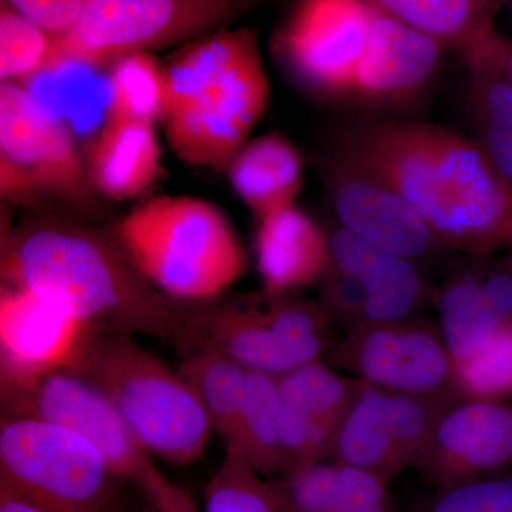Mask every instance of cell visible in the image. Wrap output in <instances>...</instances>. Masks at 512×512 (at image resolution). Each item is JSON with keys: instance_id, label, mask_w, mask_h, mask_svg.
Segmentation results:
<instances>
[{"instance_id": "obj_1", "label": "cell", "mask_w": 512, "mask_h": 512, "mask_svg": "<svg viewBox=\"0 0 512 512\" xmlns=\"http://www.w3.org/2000/svg\"><path fill=\"white\" fill-rule=\"evenodd\" d=\"M338 158L402 195L441 245L512 249V184L483 143L437 124L384 121L343 136Z\"/></svg>"}, {"instance_id": "obj_2", "label": "cell", "mask_w": 512, "mask_h": 512, "mask_svg": "<svg viewBox=\"0 0 512 512\" xmlns=\"http://www.w3.org/2000/svg\"><path fill=\"white\" fill-rule=\"evenodd\" d=\"M0 272L13 286L63 303L94 330L156 338L188 350L192 305L154 288L117 239L74 227L35 229L6 251Z\"/></svg>"}, {"instance_id": "obj_3", "label": "cell", "mask_w": 512, "mask_h": 512, "mask_svg": "<svg viewBox=\"0 0 512 512\" xmlns=\"http://www.w3.org/2000/svg\"><path fill=\"white\" fill-rule=\"evenodd\" d=\"M163 119L181 160L224 170L269 103L258 36L222 30L185 49L164 70Z\"/></svg>"}, {"instance_id": "obj_4", "label": "cell", "mask_w": 512, "mask_h": 512, "mask_svg": "<svg viewBox=\"0 0 512 512\" xmlns=\"http://www.w3.org/2000/svg\"><path fill=\"white\" fill-rule=\"evenodd\" d=\"M116 235L154 288L188 305L221 298L247 269V254L231 222L200 198L147 201L128 212Z\"/></svg>"}, {"instance_id": "obj_5", "label": "cell", "mask_w": 512, "mask_h": 512, "mask_svg": "<svg viewBox=\"0 0 512 512\" xmlns=\"http://www.w3.org/2000/svg\"><path fill=\"white\" fill-rule=\"evenodd\" d=\"M72 369L109 397L150 456L188 466L207 450L214 429L197 394L134 336L93 330Z\"/></svg>"}, {"instance_id": "obj_6", "label": "cell", "mask_w": 512, "mask_h": 512, "mask_svg": "<svg viewBox=\"0 0 512 512\" xmlns=\"http://www.w3.org/2000/svg\"><path fill=\"white\" fill-rule=\"evenodd\" d=\"M330 322L322 303L295 293L218 298L192 305L188 352L214 349L245 369L282 376L319 359L329 345Z\"/></svg>"}, {"instance_id": "obj_7", "label": "cell", "mask_w": 512, "mask_h": 512, "mask_svg": "<svg viewBox=\"0 0 512 512\" xmlns=\"http://www.w3.org/2000/svg\"><path fill=\"white\" fill-rule=\"evenodd\" d=\"M119 480L89 440L49 421L0 412V481L55 512H113Z\"/></svg>"}, {"instance_id": "obj_8", "label": "cell", "mask_w": 512, "mask_h": 512, "mask_svg": "<svg viewBox=\"0 0 512 512\" xmlns=\"http://www.w3.org/2000/svg\"><path fill=\"white\" fill-rule=\"evenodd\" d=\"M248 0H86L69 32L53 40L56 60L100 67L220 28ZM46 63V64H47ZM45 64V66H46Z\"/></svg>"}, {"instance_id": "obj_9", "label": "cell", "mask_w": 512, "mask_h": 512, "mask_svg": "<svg viewBox=\"0 0 512 512\" xmlns=\"http://www.w3.org/2000/svg\"><path fill=\"white\" fill-rule=\"evenodd\" d=\"M0 412L74 431L103 454L119 480L136 484L153 463L109 397L73 369L16 373L0 367Z\"/></svg>"}, {"instance_id": "obj_10", "label": "cell", "mask_w": 512, "mask_h": 512, "mask_svg": "<svg viewBox=\"0 0 512 512\" xmlns=\"http://www.w3.org/2000/svg\"><path fill=\"white\" fill-rule=\"evenodd\" d=\"M454 393L413 396L363 384L336 434L329 456L389 481L417 467L431 430Z\"/></svg>"}, {"instance_id": "obj_11", "label": "cell", "mask_w": 512, "mask_h": 512, "mask_svg": "<svg viewBox=\"0 0 512 512\" xmlns=\"http://www.w3.org/2000/svg\"><path fill=\"white\" fill-rule=\"evenodd\" d=\"M372 18L366 0H298L279 35V53L306 89L350 96Z\"/></svg>"}, {"instance_id": "obj_12", "label": "cell", "mask_w": 512, "mask_h": 512, "mask_svg": "<svg viewBox=\"0 0 512 512\" xmlns=\"http://www.w3.org/2000/svg\"><path fill=\"white\" fill-rule=\"evenodd\" d=\"M333 353L339 366L379 389L413 396L454 393L450 353L429 323L409 318L349 330Z\"/></svg>"}, {"instance_id": "obj_13", "label": "cell", "mask_w": 512, "mask_h": 512, "mask_svg": "<svg viewBox=\"0 0 512 512\" xmlns=\"http://www.w3.org/2000/svg\"><path fill=\"white\" fill-rule=\"evenodd\" d=\"M512 466V407L498 400H451L437 417L417 468L440 487Z\"/></svg>"}, {"instance_id": "obj_14", "label": "cell", "mask_w": 512, "mask_h": 512, "mask_svg": "<svg viewBox=\"0 0 512 512\" xmlns=\"http://www.w3.org/2000/svg\"><path fill=\"white\" fill-rule=\"evenodd\" d=\"M0 157L23 185L80 195L84 175L72 128L25 89L0 83Z\"/></svg>"}, {"instance_id": "obj_15", "label": "cell", "mask_w": 512, "mask_h": 512, "mask_svg": "<svg viewBox=\"0 0 512 512\" xmlns=\"http://www.w3.org/2000/svg\"><path fill=\"white\" fill-rule=\"evenodd\" d=\"M363 384L362 380L339 376L319 359L278 376L284 474L329 457Z\"/></svg>"}, {"instance_id": "obj_16", "label": "cell", "mask_w": 512, "mask_h": 512, "mask_svg": "<svg viewBox=\"0 0 512 512\" xmlns=\"http://www.w3.org/2000/svg\"><path fill=\"white\" fill-rule=\"evenodd\" d=\"M94 329L63 303L0 288V367L16 373L72 369Z\"/></svg>"}, {"instance_id": "obj_17", "label": "cell", "mask_w": 512, "mask_h": 512, "mask_svg": "<svg viewBox=\"0 0 512 512\" xmlns=\"http://www.w3.org/2000/svg\"><path fill=\"white\" fill-rule=\"evenodd\" d=\"M330 194L342 228L383 251L417 261L441 245L402 195L339 158Z\"/></svg>"}, {"instance_id": "obj_18", "label": "cell", "mask_w": 512, "mask_h": 512, "mask_svg": "<svg viewBox=\"0 0 512 512\" xmlns=\"http://www.w3.org/2000/svg\"><path fill=\"white\" fill-rule=\"evenodd\" d=\"M443 45L373 9L369 39L350 96L375 104L412 99L439 67Z\"/></svg>"}, {"instance_id": "obj_19", "label": "cell", "mask_w": 512, "mask_h": 512, "mask_svg": "<svg viewBox=\"0 0 512 512\" xmlns=\"http://www.w3.org/2000/svg\"><path fill=\"white\" fill-rule=\"evenodd\" d=\"M329 247L330 265L362 289L366 325L409 319L423 302L426 285L414 261L383 251L343 228L329 238Z\"/></svg>"}, {"instance_id": "obj_20", "label": "cell", "mask_w": 512, "mask_h": 512, "mask_svg": "<svg viewBox=\"0 0 512 512\" xmlns=\"http://www.w3.org/2000/svg\"><path fill=\"white\" fill-rule=\"evenodd\" d=\"M256 265L262 291L295 293L319 284L330 264L329 237L295 204L258 218Z\"/></svg>"}, {"instance_id": "obj_21", "label": "cell", "mask_w": 512, "mask_h": 512, "mask_svg": "<svg viewBox=\"0 0 512 512\" xmlns=\"http://www.w3.org/2000/svg\"><path fill=\"white\" fill-rule=\"evenodd\" d=\"M439 312L451 362L466 359L512 319V274L457 276L441 291Z\"/></svg>"}, {"instance_id": "obj_22", "label": "cell", "mask_w": 512, "mask_h": 512, "mask_svg": "<svg viewBox=\"0 0 512 512\" xmlns=\"http://www.w3.org/2000/svg\"><path fill=\"white\" fill-rule=\"evenodd\" d=\"M161 171V148L153 124L107 119L90 154V175L104 195L131 200L151 187Z\"/></svg>"}, {"instance_id": "obj_23", "label": "cell", "mask_w": 512, "mask_h": 512, "mask_svg": "<svg viewBox=\"0 0 512 512\" xmlns=\"http://www.w3.org/2000/svg\"><path fill=\"white\" fill-rule=\"evenodd\" d=\"M229 180L256 218L295 204L303 187L298 148L279 134L247 141L228 167Z\"/></svg>"}, {"instance_id": "obj_24", "label": "cell", "mask_w": 512, "mask_h": 512, "mask_svg": "<svg viewBox=\"0 0 512 512\" xmlns=\"http://www.w3.org/2000/svg\"><path fill=\"white\" fill-rule=\"evenodd\" d=\"M227 453L264 477L284 474L279 436L278 376L248 370L247 392Z\"/></svg>"}, {"instance_id": "obj_25", "label": "cell", "mask_w": 512, "mask_h": 512, "mask_svg": "<svg viewBox=\"0 0 512 512\" xmlns=\"http://www.w3.org/2000/svg\"><path fill=\"white\" fill-rule=\"evenodd\" d=\"M99 67L56 60L32 74L28 92L70 128H89L101 110L109 114L110 80L97 74Z\"/></svg>"}, {"instance_id": "obj_26", "label": "cell", "mask_w": 512, "mask_h": 512, "mask_svg": "<svg viewBox=\"0 0 512 512\" xmlns=\"http://www.w3.org/2000/svg\"><path fill=\"white\" fill-rule=\"evenodd\" d=\"M373 9L426 33L464 56L493 35L490 12L476 0H366Z\"/></svg>"}, {"instance_id": "obj_27", "label": "cell", "mask_w": 512, "mask_h": 512, "mask_svg": "<svg viewBox=\"0 0 512 512\" xmlns=\"http://www.w3.org/2000/svg\"><path fill=\"white\" fill-rule=\"evenodd\" d=\"M178 372L197 394L212 429L227 446L244 404L248 369L217 350L198 348L184 353Z\"/></svg>"}, {"instance_id": "obj_28", "label": "cell", "mask_w": 512, "mask_h": 512, "mask_svg": "<svg viewBox=\"0 0 512 512\" xmlns=\"http://www.w3.org/2000/svg\"><path fill=\"white\" fill-rule=\"evenodd\" d=\"M474 101L484 127L483 146L501 174L512 184V84L498 72L484 47L466 56Z\"/></svg>"}, {"instance_id": "obj_29", "label": "cell", "mask_w": 512, "mask_h": 512, "mask_svg": "<svg viewBox=\"0 0 512 512\" xmlns=\"http://www.w3.org/2000/svg\"><path fill=\"white\" fill-rule=\"evenodd\" d=\"M107 119L151 123L163 116L164 70L148 53H133L114 62Z\"/></svg>"}, {"instance_id": "obj_30", "label": "cell", "mask_w": 512, "mask_h": 512, "mask_svg": "<svg viewBox=\"0 0 512 512\" xmlns=\"http://www.w3.org/2000/svg\"><path fill=\"white\" fill-rule=\"evenodd\" d=\"M451 386L473 400H498L512 393V319L473 355L451 363Z\"/></svg>"}, {"instance_id": "obj_31", "label": "cell", "mask_w": 512, "mask_h": 512, "mask_svg": "<svg viewBox=\"0 0 512 512\" xmlns=\"http://www.w3.org/2000/svg\"><path fill=\"white\" fill-rule=\"evenodd\" d=\"M204 512H284L272 478L232 454L205 487Z\"/></svg>"}, {"instance_id": "obj_32", "label": "cell", "mask_w": 512, "mask_h": 512, "mask_svg": "<svg viewBox=\"0 0 512 512\" xmlns=\"http://www.w3.org/2000/svg\"><path fill=\"white\" fill-rule=\"evenodd\" d=\"M53 40L13 10L0 9V83L39 72L49 60Z\"/></svg>"}, {"instance_id": "obj_33", "label": "cell", "mask_w": 512, "mask_h": 512, "mask_svg": "<svg viewBox=\"0 0 512 512\" xmlns=\"http://www.w3.org/2000/svg\"><path fill=\"white\" fill-rule=\"evenodd\" d=\"M424 512H512V473L441 487Z\"/></svg>"}, {"instance_id": "obj_34", "label": "cell", "mask_w": 512, "mask_h": 512, "mask_svg": "<svg viewBox=\"0 0 512 512\" xmlns=\"http://www.w3.org/2000/svg\"><path fill=\"white\" fill-rule=\"evenodd\" d=\"M325 512H396L384 478L336 463L335 484Z\"/></svg>"}, {"instance_id": "obj_35", "label": "cell", "mask_w": 512, "mask_h": 512, "mask_svg": "<svg viewBox=\"0 0 512 512\" xmlns=\"http://www.w3.org/2000/svg\"><path fill=\"white\" fill-rule=\"evenodd\" d=\"M18 13L53 39L63 36L76 25L86 0H6Z\"/></svg>"}, {"instance_id": "obj_36", "label": "cell", "mask_w": 512, "mask_h": 512, "mask_svg": "<svg viewBox=\"0 0 512 512\" xmlns=\"http://www.w3.org/2000/svg\"><path fill=\"white\" fill-rule=\"evenodd\" d=\"M136 484L146 494L154 512H201L191 494L161 473L154 461L148 464Z\"/></svg>"}, {"instance_id": "obj_37", "label": "cell", "mask_w": 512, "mask_h": 512, "mask_svg": "<svg viewBox=\"0 0 512 512\" xmlns=\"http://www.w3.org/2000/svg\"><path fill=\"white\" fill-rule=\"evenodd\" d=\"M0 512H55L0 481Z\"/></svg>"}, {"instance_id": "obj_38", "label": "cell", "mask_w": 512, "mask_h": 512, "mask_svg": "<svg viewBox=\"0 0 512 512\" xmlns=\"http://www.w3.org/2000/svg\"><path fill=\"white\" fill-rule=\"evenodd\" d=\"M484 50L497 66L501 76L512 84V42L494 33L485 43Z\"/></svg>"}, {"instance_id": "obj_39", "label": "cell", "mask_w": 512, "mask_h": 512, "mask_svg": "<svg viewBox=\"0 0 512 512\" xmlns=\"http://www.w3.org/2000/svg\"><path fill=\"white\" fill-rule=\"evenodd\" d=\"M15 187H25V185L0 157V191Z\"/></svg>"}, {"instance_id": "obj_40", "label": "cell", "mask_w": 512, "mask_h": 512, "mask_svg": "<svg viewBox=\"0 0 512 512\" xmlns=\"http://www.w3.org/2000/svg\"><path fill=\"white\" fill-rule=\"evenodd\" d=\"M477 3H480L481 6H485V8H488V3H490V0H476Z\"/></svg>"}, {"instance_id": "obj_41", "label": "cell", "mask_w": 512, "mask_h": 512, "mask_svg": "<svg viewBox=\"0 0 512 512\" xmlns=\"http://www.w3.org/2000/svg\"><path fill=\"white\" fill-rule=\"evenodd\" d=\"M511 269H512V262H511Z\"/></svg>"}]
</instances>
